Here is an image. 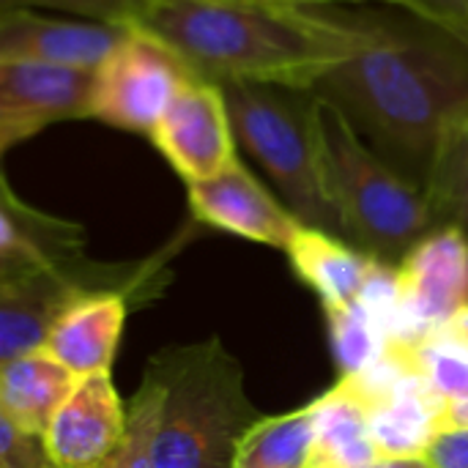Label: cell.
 <instances>
[{"label":"cell","instance_id":"6da1fadb","mask_svg":"<svg viewBox=\"0 0 468 468\" xmlns=\"http://www.w3.org/2000/svg\"><path fill=\"white\" fill-rule=\"evenodd\" d=\"M398 173L428 189L468 126V38L420 14L376 11V36L315 90Z\"/></svg>","mask_w":468,"mask_h":468},{"label":"cell","instance_id":"7a4b0ae2","mask_svg":"<svg viewBox=\"0 0 468 468\" xmlns=\"http://www.w3.org/2000/svg\"><path fill=\"white\" fill-rule=\"evenodd\" d=\"M197 77L296 90L315 85L376 36V11L271 0H151L134 22Z\"/></svg>","mask_w":468,"mask_h":468},{"label":"cell","instance_id":"3957f363","mask_svg":"<svg viewBox=\"0 0 468 468\" xmlns=\"http://www.w3.org/2000/svg\"><path fill=\"white\" fill-rule=\"evenodd\" d=\"M162 384L156 468H236L239 447L261 411L244 389V370L211 337L167 348L148 367Z\"/></svg>","mask_w":468,"mask_h":468},{"label":"cell","instance_id":"277c9868","mask_svg":"<svg viewBox=\"0 0 468 468\" xmlns=\"http://www.w3.org/2000/svg\"><path fill=\"white\" fill-rule=\"evenodd\" d=\"M318 96V93H315ZM326 181L346 241L378 261H403L439 228L428 189L398 173L351 121L318 96Z\"/></svg>","mask_w":468,"mask_h":468},{"label":"cell","instance_id":"5b68a950","mask_svg":"<svg viewBox=\"0 0 468 468\" xmlns=\"http://www.w3.org/2000/svg\"><path fill=\"white\" fill-rule=\"evenodd\" d=\"M222 90L239 145L263 167L282 203L302 225L346 239L326 181L318 96L255 82H222Z\"/></svg>","mask_w":468,"mask_h":468},{"label":"cell","instance_id":"8992f818","mask_svg":"<svg viewBox=\"0 0 468 468\" xmlns=\"http://www.w3.org/2000/svg\"><path fill=\"white\" fill-rule=\"evenodd\" d=\"M192 80L197 74L170 44L132 25L126 38L93 71L88 118L118 132L151 137Z\"/></svg>","mask_w":468,"mask_h":468},{"label":"cell","instance_id":"52a82bcc","mask_svg":"<svg viewBox=\"0 0 468 468\" xmlns=\"http://www.w3.org/2000/svg\"><path fill=\"white\" fill-rule=\"evenodd\" d=\"M148 140L186 184L214 178L239 162L225 90L203 77L176 96Z\"/></svg>","mask_w":468,"mask_h":468},{"label":"cell","instance_id":"ba28073f","mask_svg":"<svg viewBox=\"0 0 468 468\" xmlns=\"http://www.w3.org/2000/svg\"><path fill=\"white\" fill-rule=\"evenodd\" d=\"M93 71L52 63H0V151L41 134L66 121H85L90 112Z\"/></svg>","mask_w":468,"mask_h":468},{"label":"cell","instance_id":"9c48e42d","mask_svg":"<svg viewBox=\"0 0 468 468\" xmlns=\"http://www.w3.org/2000/svg\"><path fill=\"white\" fill-rule=\"evenodd\" d=\"M400 302L422 337L468 307V233L455 225L431 230L398 266Z\"/></svg>","mask_w":468,"mask_h":468},{"label":"cell","instance_id":"30bf717a","mask_svg":"<svg viewBox=\"0 0 468 468\" xmlns=\"http://www.w3.org/2000/svg\"><path fill=\"white\" fill-rule=\"evenodd\" d=\"M186 195L197 222L282 252L291 250L304 228L299 217L241 165V159L214 178L186 184Z\"/></svg>","mask_w":468,"mask_h":468},{"label":"cell","instance_id":"8fae6325","mask_svg":"<svg viewBox=\"0 0 468 468\" xmlns=\"http://www.w3.org/2000/svg\"><path fill=\"white\" fill-rule=\"evenodd\" d=\"M129 27L38 11H8L0 14V63L30 60L96 71L126 38Z\"/></svg>","mask_w":468,"mask_h":468},{"label":"cell","instance_id":"7c38bea8","mask_svg":"<svg viewBox=\"0 0 468 468\" xmlns=\"http://www.w3.org/2000/svg\"><path fill=\"white\" fill-rule=\"evenodd\" d=\"M123 433L126 411L107 370L77 381L44 436L60 468H93L121 444Z\"/></svg>","mask_w":468,"mask_h":468},{"label":"cell","instance_id":"4fadbf2b","mask_svg":"<svg viewBox=\"0 0 468 468\" xmlns=\"http://www.w3.org/2000/svg\"><path fill=\"white\" fill-rule=\"evenodd\" d=\"M85 261V230L19 200L0 181V277L69 271Z\"/></svg>","mask_w":468,"mask_h":468},{"label":"cell","instance_id":"5bb4252c","mask_svg":"<svg viewBox=\"0 0 468 468\" xmlns=\"http://www.w3.org/2000/svg\"><path fill=\"white\" fill-rule=\"evenodd\" d=\"M126 321L123 291H93L74 302L55 324L47 354L66 365L77 378L107 373Z\"/></svg>","mask_w":468,"mask_h":468},{"label":"cell","instance_id":"9a60e30c","mask_svg":"<svg viewBox=\"0 0 468 468\" xmlns=\"http://www.w3.org/2000/svg\"><path fill=\"white\" fill-rule=\"evenodd\" d=\"M288 258L296 274L321 296L324 310L354 304L362 296L378 261L351 241L307 225L291 244Z\"/></svg>","mask_w":468,"mask_h":468},{"label":"cell","instance_id":"2e32d148","mask_svg":"<svg viewBox=\"0 0 468 468\" xmlns=\"http://www.w3.org/2000/svg\"><path fill=\"white\" fill-rule=\"evenodd\" d=\"M77 376L47 351H36L0 370V417L30 433H47L58 409L77 387Z\"/></svg>","mask_w":468,"mask_h":468},{"label":"cell","instance_id":"e0dca14e","mask_svg":"<svg viewBox=\"0 0 468 468\" xmlns=\"http://www.w3.org/2000/svg\"><path fill=\"white\" fill-rule=\"evenodd\" d=\"M313 411L315 452L310 468H362L381 458L370 433L367 409L346 381L313 400Z\"/></svg>","mask_w":468,"mask_h":468},{"label":"cell","instance_id":"ac0fdd59","mask_svg":"<svg viewBox=\"0 0 468 468\" xmlns=\"http://www.w3.org/2000/svg\"><path fill=\"white\" fill-rule=\"evenodd\" d=\"M315 452L313 403L280 414L261 417L239 447L236 468H310Z\"/></svg>","mask_w":468,"mask_h":468},{"label":"cell","instance_id":"d6986e66","mask_svg":"<svg viewBox=\"0 0 468 468\" xmlns=\"http://www.w3.org/2000/svg\"><path fill=\"white\" fill-rule=\"evenodd\" d=\"M332 351L343 378L359 376L373 367L392 343V332L381 315H376L362 299L346 307L326 310Z\"/></svg>","mask_w":468,"mask_h":468},{"label":"cell","instance_id":"ffe728a7","mask_svg":"<svg viewBox=\"0 0 468 468\" xmlns=\"http://www.w3.org/2000/svg\"><path fill=\"white\" fill-rule=\"evenodd\" d=\"M409 370L444 403L468 395V348L447 329H433L417 343H395Z\"/></svg>","mask_w":468,"mask_h":468},{"label":"cell","instance_id":"44dd1931","mask_svg":"<svg viewBox=\"0 0 468 468\" xmlns=\"http://www.w3.org/2000/svg\"><path fill=\"white\" fill-rule=\"evenodd\" d=\"M162 414V384L145 370L140 389L126 409V433L121 444L93 468H156V431Z\"/></svg>","mask_w":468,"mask_h":468},{"label":"cell","instance_id":"7402d4cb","mask_svg":"<svg viewBox=\"0 0 468 468\" xmlns=\"http://www.w3.org/2000/svg\"><path fill=\"white\" fill-rule=\"evenodd\" d=\"M428 197L439 225H455L468 233V126L444 151L428 184Z\"/></svg>","mask_w":468,"mask_h":468},{"label":"cell","instance_id":"603a6c76","mask_svg":"<svg viewBox=\"0 0 468 468\" xmlns=\"http://www.w3.org/2000/svg\"><path fill=\"white\" fill-rule=\"evenodd\" d=\"M151 0H0V14L8 11H63L66 16L134 25Z\"/></svg>","mask_w":468,"mask_h":468},{"label":"cell","instance_id":"cb8c5ba5","mask_svg":"<svg viewBox=\"0 0 468 468\" xmlns=\"http://www.w3.org/2000/svg\"><path fill=\"white\" fill-rule=\"evenodd\" d=\"M0 468H60L44 433H30L0 417Z\"/></svg>","mask_w":468,"mask_h":468},{"label":"cell","instance_id":"d4e9b609","mask_svg":"<svg viewBox=\"0 0 468 468\" xmlns=\"http://www.w3.org/2000/svg\"><path fill=\"white\" fill-rule=\"evenodd\" d=\"M422 458L431 468H468V428L439 431Z\"/></svg>","mask_w":468,"mask_h":468},{"label":"cell","instance_id":"484cf974","mask_svg":"<svg viewBox=\"0 0 468 468\" xmlns=\"http://www.w3.org/2000/svg\"><path fill=\"white\" fill-rule=\"evenodd\" d=\"M403 11L420 14L468 38V0H403Z\"/></svg>","mask_w":468,"mask_h":468},{"label":"cell","instance_id":"4316f807","mask_svg":"<svg viewBox=\"0 0 468 468\" xmlns=\"http://www.w3.org/2000/svg\"><path fill=\"white\" fill-rule=\"evenodd\" d=\"M450 428H468V395L444 403V409H441V431H450Z\"/></svg>","mask_w":468,"mask_h":468},{"label":"cell","instance_id":"83f0119b","mask_svg":"<svg viewBox=\"0 0 468 468\" xmlns=\"http://www.w3.org/2000/svg\"><path fill=\"white\" fill-rule=\"evenodd\" d=\"M362 468H431L425 458H378Z\"/></svg>","mask_w":468,"mask_h":468},{"label":"cell","instance_id":"f1b7e54d","mask_svg":"<svg viewBox=\"0 0 468 468\" xmlns=\"http://www.w3.org/2000/svg\"><path fill=\"white\" fill-rule=\"evenodd\" d=\"M447 329H450V332H452V335L468 348V307L466 310H461V313L447 324Z\"/></svg>","mask_w":468,"mask_h":468},{"label":"cell","instance_id":"f546056e","mask_svg":"<svg viewBox=\"0 0 468 468\" xmlns=\"http://www.w3.org/2000/svg\"><path fill=\"white\" fill-rule=\"evenodd\" d=\"M271 3H296V5H332L337 0H271Z\"/></svg>","mask_w":468,"mask_h":468},{"label":"cell","instance_id":"4dcf8cb0","mask_svg":"<svg viewBox=\"0 0 468 468\" xmlns=\"http://www.w3.org/2000/svg\"><path fill=\"white\" fill-rule=\"evenodd\" d=\"M351 3H387L392 8H403V0H351Z\"/></svg>","mask_w":468,"mask_h":468}]
</instances>
